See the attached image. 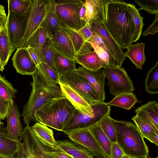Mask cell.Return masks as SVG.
Wrapping results in <instances>:
<instances>
[{
    "label": "cell",
    "mask_w": 158,
    "mask_h": 158,
    "mask_svg": "<svg viewBox=\"0 0 158 158\" xmlns=\"http://www.w3.org/2000/svg\"><path fill=\"white\" fill-rule=\"evenodd\" d=\"M37 69L49 85H54L58 84L59 74L56 71L47 64L42 63L39 64Z\"/></svg>",
    "instance_id": "cell-36"
},
{
    "label": "cell",
    "mask_w": 158,
    "mask_h": 158,
    "mask_svg": "<svg viewBox=\"0 0 158 158\" xmlns=\"http://www.w3.org/2000/svg\"><path fill=\"white\" fill-rule=\"evenodd\" d=\"M6 128L0 126V135L6 136Z\"/></svg>",
    "instance_id": "cell-52"
},
{
    "label": "cell",
    "mask_w": 158,
    "mask_h": 158,
    "mask_svg": "<svg viewBox=\"0 0 158 158\" xmlns=\"http://www.w3.org/2000/svg\"><path fill=\"white\" fill-rule=\"evenodd\" d=\"M138 101L135 94L131 92L115 96L111 101L107 103L109 105L118 106L129 110Z\"/></svg>",
    "instance_id": "cell-31"
},
{
    "label": "cell",
    "mask_w": 158,
    "mask_h": 158,
    "mask_svg": "<svg viewBox=\"0 0 158 158\" xmlns=\"http://www.w3.org/2000/svg\"><path fill=\"white\" fill-rule=\"evenodd\" d=\"M19 141L21 142L22 145L19 158H34L29 148L26 135L23 130L19 138Z\"/></svg>",
    "instance_id": "cell-43"
},
{
    "label": "cell",
    "mask_w": 158,
    "mask_h": 158,
    "mask_svg": "<svg viewBox=\"0 0 158 158\" xmlns=\"http://www.w3.org/2000/svg\"><path fill=\"white\" fill-rule=\"evenodd\" d=\"M85 21L104 23L105 12L104 0H85Z\"/></svg>",
    "instance_id": "cell-21"
},
{
    "label": "cell",
    "mask_w": 158,
    "mask_h": 158,
    "mask_svg": "<svg viewBox=\"0 0 158 158\" xmlns=\"http://www.w3.org/2000/svg\"><path fill=\"white\" fill-rule=\"evenodd\" d=\"M89 23L92 30L100 37L110 50L115 59L116 67H122L126 56L120 47L107 30L104 23L92 22Z\"/></svg>",
    "instance_id": "cell-13"
},
{
    "label": "cell",
    "mask_w": 158,
    "mask_h": 158,
    "mask_svg": "<svg viewBox=\"0 0 158 158\" xmlns=\"http://www.w3.org/2000/svg\"><path fill=\"white\" fill-rule=\"evenodd\" d=\"M58 150H61L73 158H95L87 150L75 145L70 140H57Z\"/></svg>",
    "instance_id": "cell-25"
},
{
    "label": "cell",
    "mask_w": 158,
    "mask_h": 158,
    "mask_svg": "<svg viewBox=\"0 0 158 158\" xmlns=\"http://www.w3.org/2000/svg\"><path fill=\"white\" fill-rule=\"evenodd\" d=\"M26 48L31 59L37 68L41 63L39 56L33 48L29 47H26Z\"/></svg>",
    "instance_id": "cell-48"
},
{
    "label": "cell",
    "mask_w": 158,
    "mask_h": 158,
    "mask_svg": "<svg viewBox=\"0 0 158 158\" xmlns=\"http://www.w3.org/2000/svg\"><path fill=\"white\" fill-rule=\"evenodd\" d=\"M56 13L61 23L75 31L86 24L81 19L79 11L85 1L53 0Z\"/></svg>",
    "instance_id": "cell-6"
},
{
    "label": "cell",
    "mask_w": 158,
    "mask_h": 158,
    "mask_svg": "<svg viewBox=\"0 0 158 158\" xmlns=\"http://www.w3.org/2000/svg\"><path fill=\"white\" fill-rule=\"evenodd\" d=\"M33 81L30 84L32 90L28 101L23 107L21 116L26 126H29L34 113L48 99L64 96L59 85H49L37 71L32 75Z\"/></svg>",
    "instance_id": "cell-4"
},
{
    "label": "cell",
    "mask_w": 158,
    "mask_h": 158,
    "mask_svg": "<svg viewBox=\"0 0 158 158\" xmlns=\"http://www.w3.org/2000/svg\"><path fill=\"white\" fill-rule=\"evenodd\" d=\"M74 60L76 63L89 70H97L102 68L100 59L94 51L82 55H76Z\"/></svg>",
    "instance_id": "cell-28"
},
{
    "label": "cell",
    "mask_w": 158,
    "mask_h": 158,
    "mask_svg": "<svg viewBox=\"0 0 158 158\" xmlns=\"http://www.w3.org/2000/svg\"><path fill=\"white\" fill-rule=\"evenodd\" d=\"M127 5L134 24L133 42H134L139 39L141 35L143 26V18L141 16L134 5L133 3H127Z\"/></svg>",
    "instance_id": "cell-34"
},
{
    "label": "cell",
    "mask_w": 158,
    "mask_h": 158,
    "mask_svg": "<svg viewBox=\"0 0 158 158\" xmlns=\"http://www.w3.org/2000/svg\"><path fill=\"white\" fill-rule=\"evenodd\" d=\"M134 122L142 136L158 146V129L150 121L136 115L133 117Z\"/></svg>",
    "instance_id": "cell-22"
},
{
    "label": "cell",
    "mask_w": 158,
    "mask_h": 158,
    "mask_svg": "<svg viewBox=\"0 0 158 158\" xmlns=\"http://www.w3.org/2000/svg\"><path fill=\"white\" fill-rule=\"evenodd\" d=\"M122 158H133L132 157H131L130 156H129L128 155L124 154Z\"/></svg>",
    "instance_id": "cell-53"
},
{
    "label": "cell",
    "mask_w": 158,
    "mask_h": 158,
    "mask_svg": "<svg viewBox=\"0 0 158 158\" xmlns=\"http://www.w3.org/2000/svg\"><path fill=\"white\" fill-rule=\"evenodd\" d=\"M55 152L58 158H73L61 150H56Z\"/></svg>",
    "instance_id": "cell-51"
},
{
    "label": "cell",
    "mask_w": 158,
    "mask_h": 158,
    "mask_svg": "<svg viewBox=\"0 0 158 158\" xmlns=\"http://www.w3.org/2000/svg\"><path fill=\"white\" fill-rule=\"evenodd\" d=\"M42 53L43 58L41 63L47 64L56 71L54 64L53 51L51 47L49 38L47 39L43 45Z\"/></svg>",
    "instance_id": "cell-41"
},
{
    "label": "cell",
    "mask_w": 158,
    "mask_h": 158,
    "mask_svg": "<svg viewBox=\"0 0 158 158\" xmlns=\"http://www.w3.org/2000/svg\"><path fill=\"white\" fill-rule=\"evenodd\" d=\"M48 0H31L25 31L17 48L25 47L29 39L40 27L45 14Z\"/></svg>",
    "instance_id": "cell-10"
},
{
    "label": "cell",
    "mask_w": 158,
    "mask_h": 158,
    "mask_svg": "<svg viewBox=\"0 0 158 158\" xmlns=\"http://www.w3.org/2000/svg\"><path fill=\"white\" fill-rule=\"evenodd\" d=\"M3 125V123L1 121V119L0 118V126H2Z\"/></svg>",
    "instance_id": "cell-55"
},
{
    "label": "cell",
    "mask_w": 158,
    "mask_h": 158,
    "mask_svg": "<svg viewBox=\"0 0 158 158\" xmlns=\"http://www.w3.org/2000/svg\"><path fill=\"white\" fill-rule=\"evenodd\" d=\"M73 41L76 55H82L92 51L93 47L91 44L85 41L75 30Z\"/></svg>",
    "instance_id": "cell-38"
},
{
    "label": "cell",
    "mask_w": 158,
    "mask_h": 158,
    "mask_svg": "<svg viewBox=\"0 0 158 158\" xmlns=\"http://www.w3.org/2000/svg\"><path fill=\"white\" fill-rule=\"evenodd\" d=\"M62 25L56 13L53 0H48L45 15L40 27L46 32L50 39Z\"/></svg>",
    "instance_id": "cell-20"
},
{
    "label": "cell",
    "mask_w": 158,
    "mask_h": 158,
    "mask_svg": "<svg viewBox=\"0 0 158 158\" xmlns=\"http://www.w3.org/2000/svg\"><path fill=\"white\" fill-rule=\"evenodd\" d=\"M136 115L147 120L158 129V103L155 101H149L135 110Z\"/></svg>",
    "instance_id": "cell-27"
},
{
    "label": "cell",
    "mask_w": 158,
    "mask_h": 158,
    "mask_svg": "<svg viewBox=\"0 0 158 158\" xmlns=\"http://www.w3.org/2000/svg\"><path fill=\"white\" fill-rule=\"evenodd\" d=\"M22 148L20 141H14L0 135V155L7 158H19Z\"/></svg>",
    "instance_id": "cell-24"
},
{
    "label": "cell",
    "mask_w": 158,
    "mask_h": 158,
    "mask_svg": "<svg viewBox=\"0 0 158 158\" xmlns=\"http://www.w3.org/2000/svg\"><path fill=\"white\" fill-rule=\"evenodd\" d=\"M85 78L97 92L99 101L104 102L105 98V74L103 69L91 70L79 67L74 70Z\"/></svg>",
    "instance_id": "cell-17"
},
{
    "label": "cell",
    "mask_w": 158,
    "mask_h": 158,
    "mask_svg": "<svg viewBox=\"0 0 158 158\" xmlns=\"http://www.w3.org/2000/svg\"><path fill=\"white\" fill-rule=\"evenodd\" d=\"M53 51L55 68L59 75L67 71L77 69L75 60L65 57L54 50Z\"/></svg>",
    "instance_id": "cell-33"
},
{
    "label": "cell",
    "mask_w": 158,
    "mask_h": 158,
    "mask_svg": "<svg viewBox=\"0 0 158 158\" xmlns=\"http://www.w3.org/2000/svg\"><path fill=\"white\" fill-rule=\"evenodd\" d=\"M10 102L4 100L0 96V118L4 120L8 114Z\"/></svg>",
    "instance_id": "cell-47"
},
{
    "label": "cell",
    "mask_w": 158,
    "mask_h": 158,
    "mask_svg": "<svg viewBox=\"0 0 158 158\" xmlns=\"http://www.w3.org/2000/svg\"><path fill=\"white\" fill-rule=\"evenodd\" d=\"M7 20V16L4 7L0 5V31L6 24Z\"/></svg>",
    "instance_id": "cell-49"
},
{
    "label": "cell",
    "mask_w": 158,
    "mask_h": 158,
    "mask_svg": "<svg viewBox=\"0 0 158 158\" xmlns=\"http://www.w3.org/2000/svg\"><path fill=\"white\" fill-rule=\"evenodd\" d=\"M144 43L131 44L127 47V51L124 53L126 57L131 60L137 69H142L146 60L144 54Z\"/></svg>",
    "instance_id": "cell-26"
},
{
    "label": "cell",
    "mask_w": 158,
    "mask_h": 158,
    "mask_svg": "<svg viewBox=\"0 0 158 158\" xmlns=\"http://www.w3.org/2000/svg\"><path fill=\"white\" fill-rule=\"evenodd\" d=\"M0 158H7L4 156H3L1 155H0Z\"/></svg>",
    "instance_id": "cell-56"
},
{
    "label": "cell",
    "mask_w": 158,
    "mask_h": 158,
    "mask_svg": "<svg viewBox=\"0 0 158 158\" xmlns=\"http://www.w3.org/2000/svg\"><path fill=\"white\" fill-rule=\"evenodd\" d=\"M0 69L1 70L2 72L4 70V69L3 68V67H2V66L1 61L0 59Z\"/></svg>",
    "instance_id": "cell-54"
},
{
    "label": "cell",
    "mask_w": 158,
    "mask_h": 158,
    "mask_svg": "<svg viewBox=\"0 0 158 158\" xmlns=\"http://www.w3.org/2000/svg\"><path fill=\"white\" fill-rule=\"evenodd\" d=\"M140 8L139 11L144 10L151 14H158V0H134Z\"/></svg>",
    "instance_id": "cell-42"
},
{
    "label": "cell",
    "mask_w": 158,
    "mask_h": 158,
    "mask_svg": "<svg viewBox=\"0 0 158 158\" xmlns=\"http://www.w3.org/2000/svg\"><path fill=\"white\" fill-rule=\"evenodd\" d=\"M86 15V7L85 3L83 5L79 11V16L81 20L86 24L85 21Z\"/></svg>",
    "instance_id": "cell-50"
},
{
    "label": "cell",
    "mask_w": 158,
    "mask_h": 158,
    "mask_svg": "<svg viewBox=\"0 0 158 158\" xmlns=\"http://www.w3.org/2000/svg\"><path fill=\"white\" fill-rule=\"evenodd\" d=\"M75 109L65 96L50 98L35 111L32 121L62 131Z\"/></svg>",
    "instance_id": "cell-2"
},
{
    "label": "cell",
    "mask_w": 158,
    "mask_h": 158,
    "mask_svg": "<svg viewBox=\"0 0 158 158\" xmlns=\"http://www.w3.org/2000/svg\"><path fill=\"white\" fill-rule=\"evenodd\" d=\"M74 30L62 25L49 39L52 49L70 59L74 60L76 55L73 38Z\"/></svg>",
    "instance_id": "cell-9"
},
{
    "label": "cell",
    "mask_w": 158,
    "mask_h": 158,
    "mask_svg": "<svg viewBox=\"0 0 158 158\" xmlns=\"http://www.w3.org/2000/svg\"><path fill=\"white\" fill-rule=\"evenodd\" d=\"M91 106L94 110V115L82 114L76 109L73 116L63 128L62 131L67 132L89 128L98 123L110 113V106L104 102H98Z\"/></svg>",
    "instance_id": "cell-5"
},
{
    "label": "cell",
    "mask_w": 158,
    "mask_h": 158,
    "mask_svg": "<svg viewBox=\"0 0 158 158\" xmlns=\"http://www.w3.org/2000/svg\"><path fill=\"white\" fill-rule=\"evenodd\" d=\"M18 92L12 85L0 74V96L5 101L10 102L15 97Z\"/></svg>",
    "instance_id": "cell-37"
},
{
    "label": "cell",
    "mask_w": 158,
    "mask_h": 158,
    "mask_svg": "<svg viewBox=\"0 0 158 158\" xmlns=\"http://www.w3.org/2000/svg\"><path fill=\"white\" fill-rule=\"evenodd\" d=\"M88 129L100 147L110 158V150L112 143L104 133L99 123Z\"/></svg>",
    "instance_id": "cell-30"
},
{
    "label": "cell",
    "mask_w": 158,
    "mask_h": 158,
    "mask_svg": "<svg viewBox=\"0 0 158 158\" xmlns=\"http://www.w3.org/2000/svg\"><path fill=\"white\" fill-rule=\"evenodd\" d=\"M59 81L69 86L91 106L100 101L98 94L94 87L85 78L74 70L60 74Z\"/></svg>",
    "instance_id": "cell-7"
},
{
    "label": "cell",
    "mask_w": 158,
    "mask_h": 158,
    "mask_svg": "<svg viewBox=\"0 0 158 158\" xmlns=\"http://www.w3.org/2000/svg\"><path fill=\"white\" fill-rule=\"evenodd\" d=\"M32 155H33V154H32ZM33 155V157H34V158H37L36 156H34Z\"/></svg>",
    "instance_id": "cell-57"
},
{
    "label": "cell",
    "mask_w": 158,
    "mask_h": 158,
    "mask_svg": "<svg viewBox=\"0 0 158 158\" xmlns=\"http://www.w3.org/2000/svg\"><path fill=\"white\" fill-rule=\"evenodd\" d=\"M47 38H48L47 33L40 27L30 38L26 45L25 47H31L35 50L40 57L41 63L43 58V47Z\"/></svg>",
    "instance_id": "cell-29"
},
{
    "label": "cell",
    "mask_w": 158,
    "mask_h": 158,
    "mask_svg": "<svg viewBox=\"0 0 158 158\" xmlns=\"http://www.w3.org/2000/svg\"><path fill=\"white\" fill-rule=\"evenodd\" d=\"M156 158H158V157H157Z\"/></svg>",
    "instance_id": "cell-58"
},
{
    "label": "cell",
    "mask_w": 158,
    "mask_h": 158,
    "mask_svg": "<svg viewBox=\"0 0 158 158\" xmlns=\"http://www.w3.org/2000/svg\"><path fill=\"white\" fill-rule=\"evenodd\" d=\"M6 118L7 123L6 137L13 141H19V138L23 131L22 126L18 107L13 100L10 101Z\"/></svg>",
    "instance_id": "cell-15"
},
{
    "label": "cell",
    "mask_w": 158,
    "mask_h": 158,
    "mask_svg": "<svg viewBox=\"0 0 158 158\" xmlns=\"http://www.w3.org/2000/svg\"><path fill=\"white\" fill-rule=\"evenodd\" d=\"M107 114L99 123L102 131L112 143L117 142L116 131L112 122V118Z\"/></svg>",
    "instance_id": "cell-39"
},
{
    "label": "cell",
    "mask_w": 158,
    "mask_h": 158,
    "mask_svg": "<svg viewBox=\"0 0 158 158\" xmlns=\"http://www.w3.org/2000/svg\"><path fill=\"white\" fill-rule=\"evenodd\" d=\"M92 36L87 42L92 45L94 51L98 56L102 68L116 67L114 56L102 39L94 31Z\"/></svg>",
    "instance_id": "cell-18"
},
{
    "label": "cell",
    "mask_w": 158,
    "mask_h": 158,
    "mask_svg": "<svg viewBox=\"0 0 158 158\" xmlns=\"http://www.w3.org/2000/svg\"><path fill=\"white\" fill-rule=\"evenodd\" d=\"M26 135L29 148L37 158H58L56 150L43 143L34 133L31 127L26 126L23 130Z\"/></svg>",
    "instance_id": "cell-16"
},
{
    "label": "cell",
    "mask_w": 158,
    "mask_h": 158,
    "mask_svg": "<svg viewBox=\"0 0 158 158\" xmlns=\"http://www.w3.org/2000/svg\"><path fill=\"white\" fill-rule=\"evenodd\" d=\"M85 41H87L92 36L93 31L91 28L89 23L80 29L75 31Z\"/></svg>",
    "instance_id": "cell-44"
},
{
    "label": "cell",
    "mask_w": 158,
    "mask_h": 158,
    "mask_svg": "<svg viewBox=\"0 0 158 158\" xmlns=\"http://www.w3.org/2000/svg\"><path fill=\"white\" fill-rule=\"evenodd\" d=\"M105 26L122 49L133 43L134 27L127 3L122 0H104Z\"/></svg>",
    "instance_id": "cell-1"
},
{
    "label": "cell",
    "mask_w": 158,
    "mask_h": 158,
    "mask_svg": "<svg viewBox=\"0 0 158 158\" xmlns=\"http://www.w3.org/2000/svg\"><path fill=\"white\" fill-rule=\"evenodd\" d=\"M155 18L151 26L143 33V36H146L149 34L153 35L158 31V14L155 15Z\"/></svg>",
    "instance_id": "cell-46"
},
{
    "label": "cell",
    "mask_w": 158,
    "mask_h": 158,
    "mask_svg": "<svg viewBox=\"0 0 158 158\" xmlns=\"http://www.w3.org/2000/svg\"><path fill=\"white\" fill-rule=\"evenodd\" d=\"M63 133L75 145L87 150L96 158H109L100 147L88 128Z\"/></svg>",
    "instance_id": "cell-12"
},
{
    "label": "cell",
    "mask_w": 158,
    "mask_h": 158,
    "mask_svg": "<svg viewBox=\"0 0 158 158\" xmlns=\"http://www.w3.org/2000/svg\"><path fill=\"white\" fill-rule=\"evenodd\" d=\"M29 11L19 15L8 11L6 24L11 55L19 44L24 35Z\"/></svg>",
    "instance_id": "cell-11"
},
{
    "label": "cell",
    "mask_w": 158,
    "mask_h": 158,
    "mask_svg": "<svg viewBox=\"0 0 158 158\" xmlns=\"http://www.w3.org/2000/svg\"><path fill=\"white\" fill-rule=\"evenodd\" d=\"M0 71H1V70L0 69Z\"/></svg>",
    "instance_id": "cell-59"
},
{
    "label": "cell",
    "mask_w": 158,
    "mask_h": 158,
    "mask_svg": "<svg viewBox=\"0 0 158 158\" xmlns=\"http://www.w3.org/2000/svg\"><path fill=\"white\" fill-rule=\"evenodd\" d=\"M12 60L16 72L21 74L32 76L37 71V67L31 59L26 47L17 48Z\"/></svg>",
    "instance_id": "cell-14"
},
{
    "label": "cell",
    "mask_w": 158,
    "mask_h": 158,
    "mask_svg": "<svg viewBox=\"0 0 158 158\" xmlns=\"http://www.w3.org/2000/svg\"><path fill=\"white\" fill-rule=\"evenodd\" d=\"M117 142L125 154L133 158H148L149 151L143 138L136 125L130 121L112 118Z\"/></svg>",
    "instance_id": "cell-3"
},
{
    "label": "cell",
    "mask_w": 158,
    "mask_h": 158,
    "mask_svg": "<svg viewBox=\"0 0 158 158\" xmlns=\"http://www.w3.org/2000/svg\"><path fill=\"white\" fill-rule=\"evenodd\" d=\"M11 55L6 24L0 31V59L4 69Z\"/></svg>",
    "instance_id": "cell-32"
},
{
    "label": "cell",
    "mask_w": 158,
    "mask_h": 158,
    "mask_svg": "<svg viewBox=\"0 0 158 158\" xmlns=\"http://www.w3.org/2000/svg\"><path fill=\"white\" fill-rule=\"evenodd\" d=\"M9 11L23 15L29 10L31 0H8Z\"/></svg>",
    "instance_id": "cell-40"
},
{
    "label": "cell",
    "mask_w": 158,
    "mask_h": 158,
    "mask_svg": "<svg viewBox=\"0 0 158 158\" xmlns=\"http://www.w3.org/2000/svg\"><path fill=\"white\" fill-rule=\"evenodd\" d=\"M124 154L123 151L117 142L112 143L110 158H122Z\"/></svg>",
    "instance_id": "cell-45"
},
{
    "label": "cell",
    "mask_w": 158,
    "mask_h": 158,
    "mask_svg": "<svg viewBox=\"0 0 158 158\" xmlns=\"http://www.w3.org/2000/svg\"><path fill=\"white\" fill-rule=\"evenodd\" d=\"M110 94L117 96L132 92L135 89L133 81L123 67L103 68Z\"/></svg>",
    "instance_id": "cell-8"
},
{
    "label": "cell",
    "mask_w": 158,
    "mask_h": 158,
    "mask_svg": "<svg viewBox=\"0 0 158 158\" xmlns=\"http://www.w3.org/2000/svg\"><path fill=\"white\" fill-rule=\"evenodd\" d=\"M145 89L149 94H155L158 93V62L148 71L145 81Z\"/></svg>",
    "instance_id": "cell-35"
},
{
    "label": "cell",
    "mask_w": 158,
    "mask_h": 158,
    "mask_svg": "<svg viewBox=\"0 0 158 158\" xmlns=\"http://www.w3.org/2000/svg\"><path fill=\"white\" fill-rule=\"evenodd\" d=\"M58 84L64 95L79 113L93 116L94 110L91 106L79 94L68 85L60 81Z\"/></svg>",
    "instance_id": "cell-19"
},
{
    "label": "cell",
    "mask_w": 158,
    "mask_h": 158,
    "mask_svg": "<svg viewBox=\"0 0 158 158\" xmlns=\"http://www.w3.org/2000/svg\"><path fill=\"white\" fill-rule=\"evenodd\" d=\"M31 128L43 143L54 149L58 150L57 142L54 139L52 130L45 125L38 123H35Z\"/></svg>",
    "instance_id": "cell-23"
}]
</instances>
